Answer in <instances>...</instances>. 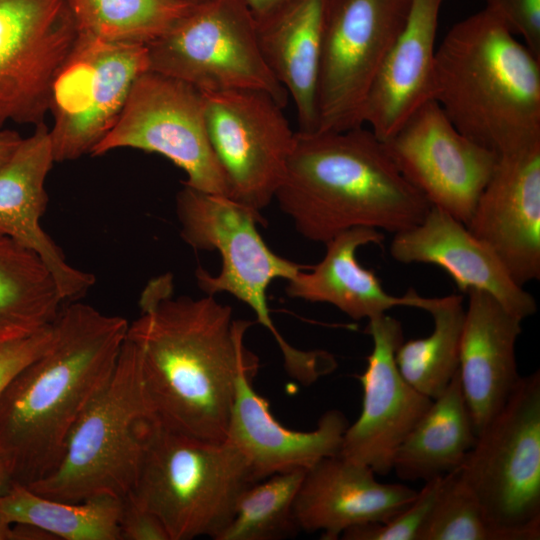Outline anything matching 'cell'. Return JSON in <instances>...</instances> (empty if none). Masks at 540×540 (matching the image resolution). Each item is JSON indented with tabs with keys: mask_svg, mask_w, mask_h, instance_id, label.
<instances>
[{
	"mask_svg": "<svg viewBox=\"0 0 540 540\" xmlns=\"http://www.w3.org/2000/svg\"><path fill=\"white\" fill-rule=\"evenodd\" d=\"M127 338L140 354L153 419L208 441L226 439L240 368L256 356L244 345L253 321L233 319L213 295L173 296V277L152 279Z\"/></svg>",
	"mask_w": 540,
	"mask_h": 540,
	"instance_id": "6da1fadb",
	"label": "cell"
},
{
	"mask_svg": "<svg viewBox=\"0 0 540 540\" xmlns=\"http://www.w3.org/2000/svg\"><path fill=\"white\" fill-rule=\"evenodd\" d=\"M129 323L69 303L53 322V338L0 396V457L16 484L28 486L58 465L68 435L110 379Z\"/></svg>",
	"mask_w": 540,
	"mask_h": 540,
	"instance_id": "7a4b0ae2",
	"label": "cell"
},
{
	"mask_svg": "<svg viewBox=\"0 0 540 540\" xmlns=\"http://www.w3.org/2000/svg\"><path fill=\"white\" fill-rule=\"evenodd\" d=\"M274 199L300 235L324 244L356 227L401 232L431 207L363 126L297 131Z\"/></svg>",
	"mask_w": 540,
	"mask_h": 540,
	"instance_id": "3957f363",
	"label": "cell"
},
{
	"mask_svg": "<svg viewBox=\"0 0 540 540\" xmlns=\"http://www.w3.org/2000/svg\"><path fill=\"white\" fill-rule=\"evenodd\" d=\"M432 98L461 134L498 156L540 144V59L486 7L436 48Z\"/></svg>",
	"mask_w": 540,
	"mask_h": 540,
	"instance_id": "277c9868",
	"label": "cell"
},
{
	"mask_svg": "<svg viewBox=\"0 0 540 540\" xmlns=\"http://www.w3.org/2000/svg\"><path fill=\"white\" fill-rule=\"evenodd\" d=\"M176 214L182 239L195 250H217L220 272L213 276L202 267L195 271L198 287L206 295L227 292L247 304L257 321L273 335L286 372L311 385L332 373L337 362L325 350H300L290 345L272 321L267 289L276 279L289 280L303 265L274 253L258 232L259 213L227 196L193 189L183 184L176 195Z\"/></svg>",
	"mask_w": 540,
	"mask_h": 540,
	"instance_id": "5b68a950",
	"label": "cell"
},
{
	"mask_svg": "<svg viewBox=\"0 0 540 540\" xmlns=\"http://www.w3.org/2000/svg\"><path fill=\"white\" fill-rule=\"evenodd\" d=\"M252 483L247 460L228 440L178 433L152 418L144 426L141 461L128 495L159 517L170 540H215Z\"/></svg>",
	"mask_w": 540,
	"mask_h": 540,
	"instance_id": "8992f818",
	"label": "cell"
},
{
	"mask_svg": "<svg viewBox=\"0 0 540 540\" xmlns=\"http://www.w3.org/2000/svg\"><path fill=\"white\" fill-rule=\"evenodd\" d=\"M152 418L140 354L126 337L110 379L74 423L58 465L27 487L64 502L122 499L134 486L144 426Z\"/></svg>",
	"mask_w": 540,
	"mask_h": 540,
	"instance_id": "52a82bcc",
	"label": "cell"
},
{
	"mask_svg": "<svg viewBox=\"0 0 540 540\" xmlns=\"http://www.w3.org/2000/svg\"><path fill=\"white\" fill-rule=\"evenodd\" d=\"M495 525L540 539V372L521 376L456 470Z\"/></svg>",
	"mask_w": 540,
	"mask_h": 540,
	"instance_id": "ba28073f",
	"label": "cell"
},
{
	"mask_svg": "<svg viewBox=\"0 0 540 540\" xmlns=\"http://www.w3.org/2000/svg\"><path fill=\"white\" fill-rule=\"evenodd\" d=\"M146 47L148 70L202 93L258 90L287 105L289 95L264 61L256 22L242 0L194 5Z\"/></svg>",
	"mask_w": 540,
	"mask_h": 540,
	"instance_id": "9c48e42d",
	"label": "cell"
},
{
	"mask_svg": "<svg viewBox=\"0 0 540 540\" xmlns=\"http://www.w3.org/2000/svg\"><path fill=\"white\" fill-rule=\"evenodd\" d=\"M121 148L160 154L185 172L184 185L229 197L209 141L203 94L184 81L150 70L137 77L115 123L90 155Z\"/></svg>",
	"mask_w": 540,
	"mask_h": 540,
	"instance_id": "30bf717a",
	"label": "cell"
},
{
	"mask_svg": "<svg viewBox=\"0 0 540 540\" xmlns=\"http://www.w3.org/2000/svg\"><path fill=\"white\" fill-rule=\"evenodd\" d=\"M409 5L410 0H324L316 132L363 126L368 92Z\"/></svg>",
	"mask_w": 540,
	"mask_h": 540,
	"instance_id": "8fae6325",
	"label": "cell"
},
{
	"mask_svg": "<svg viewBox=\"0 0 540 540\" xmlns=\"http://www.w3.org/2000/svg\"><path fill=\"white\" fill-rule=\"evenodd\" d=\"M148 68L146 45L79 33L52 89L49 133L55 162L90 154L115 123L134 81Z\"/></svg>",
	"mask_w": 540,
	"mask_h": 540,
	"instance_id": "7c38bea8",
	"label": "cell"
},
{
	"mask_svg": "<svg viewBox=\"0 0 540 540\" xmlns=\"http://www.w3.org/2000/svg\"><path fill=\"white\" fill-rule=\"evenodd\" d=\"M202 94L209 141L229 198L260 214L284 177L296 132L284 108L263 91Z\"/></svg>",
	"mask_w": 540,
	"mask_h": 540,
	"instance_id": "4fadbf2b",
	"label": "cell"
},
{
	"mask_svg": "<svg viewBox=\"0 0 540 540\" xmlns=\"http://www.w3.org/2000/svg\"><path fill=\"white\" fill-rule=\"evenodd\" d=\"M78 36L67 0H0V129L44 123Z\"/></svg>",
	"mask_w": 540,
	"mask_h": 540,
	"instance_id": "5bb4252c",
	"label": "cell"
},
{
	"mask_svg": "<svg viewBox=\"0 0 540 540\" xmlns=\"http://www.w3.org/2000/svg\"><path fill=\"white\" fill-rule=\"evenodd\" d=\"M383 144L400 173L431 206L468 224L497 154L461 134L434 99Z\"/></svg>",
	"mask_w": 540,
	"mask_h": 540,
	"instance_id": "9a60e30c",
	"label": "cell"
},
{
	"mask_svg": "<svg viewBox=\"0 0 540 540\" xmlns=\"http://www.w3.org/2000/svg\"><path fill=\"white\" fill-rule=\"evenodd\" d=\"M366 332L373 348L358 376L362 410L348 425L339 454L369 466L376 475H386L398 447L432 399L411 386L397 368L395 352L404 341L401 322L385 313L369 319Z\"/></svg>",
	"mask_w": 540,
	"mask_h": 540,
	"instance_id": "2e32d148",
	"label": "cell"
},
{
	"mask_svg": "<svg viewBox=\"0 0 540 540\" xmlns=\"http://www.w3.org/2000/svg\"><path fill=\"white\" fill-rule=\"evenodd\" d=\"M468 230L523 287L540 278V144L498 157Z\"/></svg>",
	"mask_w": 540,
	"mask_h": 540,
	"instance_id": "e0dca14e",
	"label": "cell"
},
{
	"mask_svg": "<svg viewBox=\"0 0 540 540\" xmlns=\"http://www.w3.org/2000/svg\"><path fill=\"white\" fill-rule=\"evenodd\" d=\"M258 358L239 370L226 440L235 445L248 462L254 482L277 473L307 470L320 460L340 453L349 425L337 409L326 411L312 431H295L279 423L269 402L253 387Z\"/></svg>",
	"mask_w": 540,
	"mask_h": 540,
	"instance_id": "ac0fdd59",
	"label": "cell"
},
{
	"mask_svg": "<svg viewBox=\"0 0 540 540\" xmlns=\"http://www.w3.org/2000/svg\"><path fill=\"white\" fill-rule=\"evenodd\" d=\"M54 163L49 128L38 124L0 169V237L38 254L62 299L76 301L94 285L95 276L70 265L40 224L48 203L45 182Z\"/></svg>",
	"mask_w": 540,
	"mask_h": 540,
	"instance_id": "d6986e66",
	"label": "cell"
},
{
	"mask_svg": "<svg viewBox=\"0 0 540 540\" xmlns=\"http://www.w3.org/2000/svg\"><path fill=\"white\" fill-rule=\"evenodd\" d=\"M367 465L340 454L305 471L294 502L299 530L322 531V539H339L349 528L383 523L406 508L417 490L382 483Z\"/></svg>",
	"mask_w": 540,
	"mask_h": 540,
	"instance_id": "ffe728a7",
	"label": "cell"
},
{
	"mask_svg": "<svg viewBox=\"0 0 540 540\" xmlns=\"http://www.w3.org/2000/svg\"><path fill=\"white\" fill-rule=\"evenodd\" d=\"M389 250L399 263L442 268L461 292L489 293L521 321L537 312L534 297L512 280L492 250L437 207L431 206L415 226L395 233Z\"/></svg>",
	"mask_w": 540,
	"mask_h": 540,
	"instance_id": "44dd1931",
	"label": "cell"
},
{
	"mask_svg": "<svg viewBox=\"0 0 540 540\" xmlns=\"http://www.w3.org/2000/svg\"><path fill=\"white\" fill-rule=\"evenodd\" d=\"M443 0H410L403 28L368 92L362 121L382 142L433 99L435 40Z\"/></svg>",
	"mask_w": 540,
	"mask_h": 540,
	"instance_id": "7402d4cb",
	"label": "cell"
},
{
	"mask_svg": "<svg viewBox=\"0 0 540 540\" xmlns=\"http://www.w3.org/2000/svg\"><path fill=\"white\" fill-rule=\"evenodd\" d=\"M460 341L459 377L478 433L517 385L515 346L521 320L487 292L470 290Z\"/></svg>",
	"mask_w": 540,
	"mask_h": 540,
	"instance_id": "603a6c76",
	"label": "cell"
},
{
	"mask_svg": "<svg viewBox=\"0 0 540 540\" xmlns=\"http://www.w3.org/2000/svg\"><path fill=\"white\" fill-rule=\"evenodd\" d=\"M384 238L381 231L368 227L338 234L325 243V255L311 271L301 269L287 280L286 294L313 303L331 304L354 320H369L399 306L425 311L430 298L420 296L412 288L403 296L391 295L383 289L375 272L358 262V248L381 245Z\"/></svg>",
	"mask_w": 540,
	"mask_h": 540,
	"instance_id": "cb8c5ba5",
	"label": "cell"
},
{
	"mask_svg": "<svg viewBox=\"0 0 540 540\" xmlns=\"http://www.w3.org/2000/svg\"><path fill=\"white\" fill-rule=\"evenodd\" d=\"M324 0H293L256 23L266 65L292 99L300 132L317 127L316 86Z\"/></svg>",
	"mask_w": 540,
	"mask_h": 540,
	"instance_id": "d4e9b609",
	"label": "cell"
},
{
	"mask_svg": "<svg viewBox=\"0 0 540 540\" xmlns=\"http://www.w3.org/2000/svg\"><path fill=\"white\" fill-rule=\"evenodd\" d=\"M476 438L457 371L398 447L392 470L408 481L446 476L461 466Z\"/></svg>",
	"mask_w": 540,
	"mask_h": 540,
	"instance_id": "484cf974",
	"label": "cell"
},
{
	"mask_svg": "<svg viewBox=\"0 0 540 540\" xmlns=\"http://www.w3.org/2000/svg\"><path fill=\"white\" fill-rule=\"evenodd\" d=\"M64 302L38 254L0 237V343L51 325Z\"/></svg>",
	"mask_w": 540,
	"mask_h": 540,
	"instance_id": "4316f807",
	"label": "cell"
},
{
	"mask_svg": "<svg viewBox=\"0 0 540 540\" xmlns=\"http://www.w3.org/2000/svg\"><path fill=\"white\" fill-rule=\"evenodd\" d=\"M0 512L12 524H28L55 539L121 540V499L109 495L64 502L16 484L0 497Z\"/></svg>",
	"mask_w": 540,
	"mask_h": 540,
	"instance_id": "83f0119b",
	"label": "cell"
},
{
	"mask_svg": "<svg viewBox=\"0 0 540 540\" xmlns=\"http://www.w3.org/2000/svg\"><path fill=\"white\" fill-rule=\"evenodd\" d=\"M425 311L433 318L432 332L423 338L403 341L395 352V362L403 378L433 400L444 392L458 371L465 317L463 296L430 298Z\"/></svg>",
	"mask_w": 540,
	"mask_h": 540,
	"instance_id": "f1b7e54d",
	"label": "cell"
},
{
	"mask_svg": "<svg viewBox=\"0 0 540 540\" xmlns=\"http://www.w3.org/2000/svg\"><path fill=\"white\" fill-rule=\"evenodd\" d=\"M80 34L147 45L194 5L180 0H67Z\"/></svg>",
	"mask_w": 540,
	"mask_h": 540,
	"instance_id": "f546056e",
	"label": "cell"
},
{
	"mask_svg": "<svg viewBox=\"0 0 540 540\" xmlns=\"http://www.w3.org/2000/svg\"><path fill=\"white\" fill-rule=\"evenodd\" d=\"M306 470L277 473L248 486L235 514L215 540H280L299 528L294 502Z\"/></svg>",
	"mask_w": 540,
	"mask_h": 540,
	"instance_id": "4dcf8cb0",
	"label": "cell"
},
{
	"mask_svg": "<svg viewBox=\"0 0 540 540\" xmlns=\"http://www.w3.org/2000/svg\"><path fill=\"white\" fill-rule=\"evenodd\" d=\"M418 540H521L490 521L456 471L446 476Z\"/></svg>",
	"mask_w": 540,
	"mask_h": 540,
	"instance_id": "1f68e13d",
	"label": "cell"
},
{
	"mask_svg": "<svg viewBox=\"0 0 540 540\" xmlns=\"http://www.w3.org/2000/svg\"><path fill=\"white\" fill-rule=\"evenodd\" d=\"M446 476L426 481L422 489L417 492L415 499L387 521L349 528L342 533L340 538L343 540H418Z\"/></svg>",
	"mask_w": 540,
	"mask_h": 540,
	"instance_id": "d6a6232c",
	"label": "cell"
},
{
	"mask_svg": "<svg viewBox=\"0 0 540 540\" xmlns=\"http://www.w3.org/2000/svg\"><path fill=\"white\" fill-rule=\"evenodd\" d=\"M506 28L540 59V0H483Z\"/></svg>",
	"mask_w": 540,
	"mask_h": 540,
	"instance_id": "836d02e7",
	"label": "cell"
},
{
	"mask_svg": "<svg viewBox=\"0 0 540 540\" xmlns=\"http://www.w3.org/2000/svg\"><path fill=\"white\" fill-rule=\"evenodd\" d=\"M53 323L35 333L0 343V396L13 378L49 347Z\"/></svg>",
	"mask_w": 540,
	"mask_h": 540,
	"instance_id": "e575fe53",
	"label": "cell"
},
{
	"mask_svg": "<svg viewBox=\"0 0 540 540\" xmlns=\"http://www.w3.org/2000/svg\"><path fill=\"white\" fill-rule=\"evenodd\" d=\"M119 529L121 540H170L159 517L129 495L121 499Z\"/></svg>",
	"mask_w": 540,
	"mask_h": 540,
	"instance_id": "d590c367",
	"label": "cell"
},
{
	"mask_svg": "<svg viewBox=\"0 0 540 540\" xmlns=\"http://www.w3.org/2000/svg\"><path fill=\"white\" fill-rule=\"evenodd\" d=\"M256 23L279 12L293 0H242Z\"/></svg>",
	"mask_w": 540,
	"mask_h": 540,
	"instance_id": "8d00e7d4",
	"label": "cell"
},
{
	"mask_svg": "<svg viewBox=\"0 0 540 540\" xmlns=\"http://www.w3.org/2000/svg\"><path fill=\"white\" fill-rule=\"evenodd\" d=\"M23 137L13 130L0 131V169L8 162Z\"/></svg>",
	"mask_w": 540,
	"mask_h": 540,
	"instance_id": "74e56055",
	"label": "cell"
},
{
	"mask_svg": "<svg viewBox=\"0 0 540 540\" xmlns=\"http://www.w3.org/2000/svg\"><path fill=\"white\" fill-rule=\"evenodd\" d=\"M14 485V481L5 463L0 457V497L5 495Z\"/></svg>",
	"mask_w": 540,
	"mask_h": 540,
	"instance_id": "f35d334b",
	"label": "cell"
},
{
	"mask_svg": "<svg viewBox=\"0 0 540 540\" xmlns=\"http://www.w3.org/2000/svg\"><path fill=\"white\" fill-rule=\"evenodd\" d=\"M0 540H14L13 524L0 512Z\"/></svg>",
	"mask_w": 540,
	"mask_h": 540,
	"instance_id": "ab89813d",
	"label": "cell"
},
{
	"mask_svg": "<svg viewBox=\"0 0 540 540\" xmlns=\"http://www.w3.org/2000/svg\"><path fill=\"white\" fill-rule=\"evenodd\" d=\"M184 3H187V4H190V5H198V4H202L204 2H207L209 0H180Z\"/></svg>",
	"mask_w": 540,
	"mask_h": 540,
	"instance_id": "60d3db41",
	"label": "cell"
}]
</instances>
